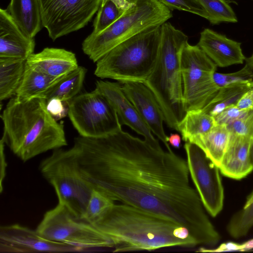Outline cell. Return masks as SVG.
<instances>
[{
	"label": "cell",
	"instance_id": "1",
	"mask_svg": "<svg viewBox=\"0 0 253 253\" xmlns=\"http://www.w3.org/2000/svg\"><path fill=\"white\" fill-rule=\"evenodd\" d=\"M71 149L82 174L115 202L158 214L186 227L198 245L217 231L190 184L186 160L122 128L107 135L79 136Z\"/></svg>",
	"mask_w": 253,
	"mask_h": 253
},
{
	"label": "cell",
	"instance_id": "2",
	"mask_svg": "<svg viewBox=\"0 0 253 253\" xmlns=\"http://www.w3.org/2000/svg\"><path fill=\"white\" fill-rule=\"evenodd\" d=\"M92 224L111 241L113 253L198 246L182 225L125 204H115Z\"/></svg>",
	"mask_w": 253,
	"mask_h": 253
},
{
	"label": "cell",
	"instance_id": "3",
	"mask_svg": "<svg viewBox=\"0 0 253 253\" xmlns=\"http://www.w3.org/2000/svg\"><path fill=\"white\" fill-rule=\"evenodd\" d=\"M1 119L5 144L24 162L67 145L63 124L51 116L43 98L23 100L14 96Z\"/></svg>",
	"mask_w": 253,
	"mask_h": 253
},
{
	"label": "cell",
	"instance_id": "4",
	"mask_svg": "<svg viewBox=\"0 0 253 253\" xmlns=\"http://www.w3.org/2000/svg\"><path fill=\"white\" fill-rule=\"evenodd\" d=\"M188 41L187 36L170 23L163 24L157 63L145 83L157 98L165 122L177 131L186 112L183 98L181 57Z\"/></svg>",
	"mask_w": 253,
	"mask_h": 253
},
{
	"label": "cell",
	"instance_id": "5",
	"mask_svg": "<svg viewBox=\"0 0 253 253\" xmlns=\"http://www.w3.org/2000/svg\"><path fill=\"white\" fill-rule=\"evenodd\" d=\"M161 25L148 28L121 42L96 62L94 75L121 84L145 83L157 63Z\"/></svg>",
	"mask_w": 253,
	"mask_h": 253
},
{
	"label": "cell",
	"instance_id": "6",
	"mask_svg": "<svg viewBox=\"0 0 253 253\" xmlns=\"http://www.w3.org/2000/svg\"><path fill=\"white\" fill-rule=\"evenodd\" d=\"M172 17L171 10L157 0H137L105 30L87 36L82 50L96 63L121 42L148 28L162 25Z\"/></svg>",
	"mask_w": 253,
	"mask_h": 253
},
{
	"label": "cell",
	"instance_id": "7",
	"mask_svg": "<svg viewBox=\"0 0 253 253\" xmlns=\"http://www.w3.org/2000/svg\"><path fill=\"white\" fill-rule=\"evenodd\" d=\"M40 170L53 187L58 203L82 218L93 188L82 174L71 148L54 150L41 162Z\"/></svg>",
	"mask_w": 253,
	"mask_h": 253
},
{
	"label": "cell",
	"instance_id": "8",
	"mask_svg": "<svg viewBox=\"0 0 253 253\" xmlns=\"http://www.w3.org/2000/svg\"><path fill=\"white\" fill-rule=\"evenodd\" d=\"M36 230L47 239L76 246L84 251L113 248L111 241L93 224L75 216L59 203L44 213Z\"/></svg>",
	"mask_w": 253,
	"mask_h": 253
},
{
	"label": "cell",
	"instance_id": "9",
	"mask_svg": "<svg viewBox=\"0 0 253 253\" xmlns=\"http://www.w3.org/2000/svg\"><path fill=\"white\" fill-rule=\"evenodd\" d=\"M217 66L197 44L187 42L181 57L183 98L186 112L204 108L219 88L213 80Z\"/></svg>",
	"mask_w": 253,
	"mask_h": 253
},
{
	"label": "cell",
	"instance_id": "10",
	"mask_svg": "<svg viewBox=\"0 0 253 253\" xmlns=\"http://www.w3.org/2000/svg\"><path fill=\"white\" fill-rule=\"evenodd\" d=\"M69 106L68 116L80 136L100 137L122 128L113 106L95 89L77 95L69 102Z\"/></svg>",
	"mask_w": 253,
	"mask_h": 253
},
{
	"label": "cell",
	"instance_id": "11",
	"mask_svg": "<svg viewBox=\"0 0 253 253\" xmlns=\"http://www.w3.org/2000/svg\"><path fill=\"white\" fill-rule=\"evenodd\" d=\"M42 25L51 40L76 32L88 24L102 0H38Z\"/></svg>",
	"mask_w": 253,
	"mask_h": 253
},
{
	"label": "cell",
	"instance_id": "12",
	"mask_svg": "<svg viewBox=\"0 0 253 253\" xmlns=\"http://www.w3.org/2000/svg\"><path fill=\"white\" fill-rule=\"evenodd\" d=\"M190 176L206 211L216 216L222 211L224 188L219 168L196 144L184 145Z\"/></svg>",
	"mask_w": 253,
	"mask_h": 253
},
{
	"label": "cell",
	"instance_id": "13",
	"mask_svg": "<svg viewBox=\"0 0 253 253\" xmlns=\"http://www.w3.org/2000/svg\"><path fill=\"white\" fill-rule=\"evenodd\" d=\"M84 251L65 243L46 239L36 230L18 224L0 227V253H66Z\"/></svg>",
	"mask_w": 253,
	"mask_h": 253
},
{
	"label": "cell",
	"instance_id": "14",
	"mask_svg": "<svg viewBox=\"0 0 253 253\" xmlns=\"http://www.w3.org/2000/svg\"><path fill=\"white\" fill-rule=\"evenodd\" d=\"M121 84L124 93L152 133L163 142L166 149H170L168 136L163 126L164 113L151 90L143 83L126 82Z\"/></svg>",
	"mask_w": 253,
	"mask_h": 253
},
{
	"label": "cell",
	"instance_id": "15",
	"mask_svg": "<svg viewBox=\"0 0 253 253\" xmlns=\"http://www.w3.org/2000/svg\"><path fill=\"white\" fill-rule=\"evenodd\" d=\"M95 89L103 94L113 106L122 126H129L152 144H160L124 93L120 83L97 81L95 83Z\"/></svg>",
	"mask_w": 253,
	"mask_h": 253
},
{
	"label": "cell",
	"instance_id": "16",
	"mask_svg": "<svg viewBox=\"0 0 253 253\" xmlns=\"http://www.w3.org/2000/svg\"><path fill=\"white\" fill-rule=\"evenodd\" d=\"M34 38L25 34L6 9H0V58L26 61L34 53Z\"/></svg>",
	"mask_w": 253,
	"mask_h": 253
},
{
	"label": "cell",
	"instance_id": "17",
	"mask_svg": "<svg viewBox=\"0 0 253 253\" xmlns=\"http://www.w3.org/2000/svg\"><path fill=\"white\" fill-rule=\"evenodd\" d=\"M197 45L217 67H225L243 64L246 58L241 42L209 28L205 29L200 33Z\"/></svg>",
	"mask_w": 253,
	"mask_h": 253
},
{
	"label": "cell",
	"instance_id": "18",
	"mask_svg": "<svg viewBox=\"0 0 253 253\" xmlns=\"http://www.w3.org/2000/svg\"><path fill=\"white\" fill-rule=\"evenodd\" d=\"M253 135L231 133L229 145L219 167L220 173L228 178L240 180L253 170L250 149Z\"/></svg>",
	"mask_w": 253,
	"mask_h": 253
},
{
	"label": "cell",
	"instance_id": "19",
	"mask_svg": "<svg viewBox=\"0 0 253 253\" xmlns=\"http://www.w3.org/2000/svg\"><path fill=\"white\" fill-rule=\"evenodd\" d=\"M26 63L35 69L56 79L65 76L79 67L75 53L65 49L46 47L32 54Z\"/></svg>",
	"mask_w": 253,
	"mask_h": 253
},
{
	"label": "cell",
	"instance_id": "20",
	"mask_svg": "<svg viewBox=\"0 0 253 253\" xmlns=\"http://www.w3.org/2000/svg\"><path fill=\"white\" fill-rule=\"evenodd\" d=\"M231 132L227 126L216 124L208 132L196 136L188 142L201 148L218 168L228 148Z\"/></svg>",
	"mask_w": 253,
	"mask_h": 253
},
{
	"label": "cell",
	"instance_id": "21",
	"mask_svg": "<svg viewBox=\"0 0 253 253\" xmlns=\"http://www.w3.org/2000/svg\"><path fill=\"white\" fill-rule=\"evenodd\" d=\"M23 32L34 38L42 26L38 0H10L6 8Z\"/></svg>",
	"mask_w": 253,
	"mask_h": 253
},
{
	"label": "cell",
	"instance_id": "22",
	"mask_svg": "<svg viewBox=\"0 0 253 253\" xmlns=\"http://www.w3.org/2000/svg\"><path fill=\"white\" fill-rule=\"evenodd\" d=\"M60 78H52L35 69L26 62L24 74L15 96L23 100L42 97Z\"/></svg>",
	"mask_w": 253,
	"mask_h": 253
},
{
	"label": "cell",
	"instance_id": "23",
	"mask_svg": "<svg viewBox=\"0 0 253 253\" xmlns=\"http://www.w3.org/2000/svg\"><path fill=\"white\" fill-rule=\"evenodd\" d=\"M26 66V61L0 58V100L15 96Z\"/></svg>",
	"mask_w": 253,
	"mask_h": 253
},
{
	"label": "cell",
	"instance_id": "24",
	"mask_svg": "<svg viewBox=\"0 0 253 253\" xmlns=\"http://www.w3.org/2000/svg\"><path fill=\"white\" fill-rule=\"evenodd\" d=\"M87 69L81 66L60 78L43 95L46 100L58 98L69 102L78 95L84 84Z\"/></svg>",
	"mask_w": 253,
	"mask_h": 253
},
{
	"label": "cell",
	"instance_id": "25",
	"mask_svg": "<svg viewBox=\"0 0 253 253\" xmlns=\"http://www.w3.org/2000/svg\"><path fill=\"white\" fill-rule=\"evenodd\" d=\"M253 86V81L219 88L216 95L202 109L214 117L226 108L236 105L243 94Z\"/></svg>",
	"mask_w": 253,
	"mask_h": 253
},
{
	"label": "cell",
	"instance_id": "26",
	"mask_svg": "<svg viewBox=\"0 0 253 253\" xmlns=\"http://www.w3.org/2000/svg\"><path fill=\"white\" fill-rule=\"evenodd\" d=\"M214 117L202 110L188 111L178 126L182 140L188 142L193 137L205 133L215 125Z\"/></svg>",
	"mask_w": 253,
	"mask_h": 253
},
{
	"label": "cell",
	"instance_id": "27",
	"mask_svg": "<svg viewBox=\"0 0 253 253\" xmlns=\"http://www.w3.org/2000/svg\"><path fill=\"white\" fill-rule=\"evenodd\" d=\"M205 14V19L212 25L221 22L236 23L235 13L227 0H197Z\"/></svg>",
	"mask_w": 253,
	"mask_h": 253
},
{
	"label": "cell",
	"instance_id": "28",
	"mask_svg": "<svg viewBox=\"0 0 253 253\" xmlns=\"http://www.w3.org/2000/svg\"><path fill=\"white\" fill-rule=\"evenodd\" d=\"M115 204V202L107 195L93 189L81 219L92 224Z\"/></svg>",
	"mask_w": 253,
	"mask_h": 253
},
{
	"label": "cell",
	"instance_id": "29",
	"mask_svg": "<svg viewBox=\"0 0 253 253\" xmlns=\"http://www.w3.org/2000/svg\"><path fill=\"white\" fill-rule=\"evenodd\" d=\"M111 0L101 5L93 22V30L91 33L98 34L115 22L124 12Z\"/></svg>",
	"mask_w": 253,
	"mask_h": 253
},
{
	"label": "cell",
	"instance_id": "30",
	"mask_svg": "<svg viewBox=\"0 0 253 253\" xmlns=\"http://www.w3.org/2000/svg\"><path fill=\"white\" fill-rule=\"evenodd\" d=\"M213 80L218 88L253 81V70L245 65L240 70L231 73L215 72Z\"/></svg>",
	"mask_w": 253,
	"mask_h": 253
},
{
	"label": "cell",
	"instance_id": "31",
	"mask_svg": "<svg viewBox=\"0 0 253 253\" xmlns=\"http://www.w3.org/2000/svg\"><path fill=\"white\" fill-rule=\"evenodd\" d=\"M171 10H178L193 13L205 18V14L197 0H157Z\"/></svg>",
	"mask_w": 253,
	"mask_h": 253
},
{
	"label": "cell",
	"instance_id": "32",
	"mask_svg": "<svg viewBox=\"0 0 253 253\" xmlns=\"http://www.w3.org/2000/svg\"><path fill=\"white\" fill-rule=\"evenodd\" d=\"M232 134L247 136L253 135V110L227 126Z\"/></svg>",
	"mask_w": 253,
	"mask_h": 253
},
{
	"label": "cell",
	"instance_id": "33",
	"mask_svg": "<svg viewBox=\"0 0 253 253\" xmlns=\"http://www.w3.org/2000/svg\"><path fill=\"white\" fill-rule=\"evenodd\" d=\"M250 110L241 109L236 105H234L225 109L214 116V119L216 124L227 126L246 114Z\"/></svg>",
	"mask_w": 253,
	"mask_h": 253
},
{
	"label": "cell",
	"instance_id": "34",
	"mask_svg": "<svg viewBox=\"0 0 253 253\" xmlns=\"http://www.w3.org/2000/svg\"><path fill=\"white\" fill-rule=\"evenodd\" d=\"M46 109L51 116L57 121L68 115L69 102L52 98L46 100Z\"/></svg>",
	"mask_w": 253,
	"mask_h": 253
},
{
	"label": "cell",
	"instance_id": "35",
	"mask_svg": "<svg viewBox=\"0 0 253 253\" xmlns=\"http://www.w3.org/2000/svg\"><path fill=\"white\" fill-rule=\"evenodd\" d=\"M240 215L245 223L253 225V191L248 196L243 208L241 210Z\"/></svg>",
	"mask_w": 253,
	"mask_h": 253
},
{
	"label": "cell",
	"instance_id": "36",
	"mask_svg": "<svg viewBox=\"0 0 253 253\" xmlns=\"http://www.w3.org/2000/svg\"><path fill=\"white\" fill-rule=\"evenodd\" d=\"M242 251V244L233 242H228L221 244L218 247L214 249H208L204 247L200 248L197 252H221L225 251Z\"/></svg>",
	"mask_w": 253,
	"mask_h": 253
},
{
	"label": "cell",
	"instance_id": "37",
	"mask_svg": "<svg viewBox=\"0 0 253 253\" xmlns=\"http://www.w3.org/2000/svg\"><path fill=\"white\" fill-rule=\"evenodd\" d=\"M236 105L243 110H253V86L243 94Z\"/></svg>",
	"mask_w": 253,
	"mask_h": 253
},
{
	"label": "cell",
	"instance_id": "38",
	"mask_svg": "<svg viewBox=\"0 0 253 253\" xmlns=\"http://www.w3.org/2000/svg\"><path fill=\"white\" fill-rule=\"evenodd\" d=\"M4 144L5 142L4 139L1 137L0 141V191L1 193L3 189L2 183L4 180L6 175V168L7 166L6 162L5 160V157L4 154Z\"/></svg>",
	"mask_w": 253,
	"mask_h": 253
},
{
	"label": "cell",
	"instance_id": "39",
	"mask_svg": "<svg viewBox=\"0 0 253 253\" xmlns=\"http://www.w3.org/2000/svg\"><path fill=\"white\" fill-rule=\"evenodd\" d=\"M108 0H102L101 5L103 4ZM113 1L120 8L124 10H126L136 2L137 0H111Z\"/></svg>",
	"mask_w": 253,
	"mask_h": 253
},
{
	"label": "cell",
	"instance_id": "40",
	"mask_svg": "<svg viewBox=\"0 0 253 253\" xmlns=\"http://www.w3.org/2000/svg\"><path fill=\"white\" fill-rule=\"evenodd\" d=\"M181 140V136L177 133H171L168 138L169 144L177 149H179L180 147Z\"/></svg>",
	"mask_w": 253,
	"mask_h": 253
},
{
	"label": "cell",
	"instance_id": "41",
	"mask_svg": "<svg viewBox=\"0 0 253 253\" xmlns=\"http://www.w3.org/2000/svg\"><path fill=\"white\" fill-rule=\"evenodd\" d=\"M242 251H246L253 249V238L242 244Z\"/></svg>",
	"mask_w": 253,
	"mask_h": 253
},
{
	"label": "cell",
	"instance_id": "42",
	"mask_svg": "<svg viewBox=\"0 0 253 253\" xmlns=\"http://www.w3.org/2000/svg\"><path fill=\"white\" fill-rule=\"evenodd\" d=\"M245 61L246 64L253 70V53L250 57H246Z\"/></svg>",
	"mask_w": 253,
	"mask_h": 253
},
{
	"label": "cell",
	"instance_id": "43",
	"mask_svg": "<svg viewBox=\"0 0 253 253\" xmlns=\"http://www.w3.org/2000/svg\"><path fill=\"white\" fill-rule=\"evenodd\" d=\"M250 157H251V160L252 161V163L253 165V141L252 142L251 149H250Z\"/></svg>",
	"mask_w": 253,
	"mask_h": 253
}]
</instances>
